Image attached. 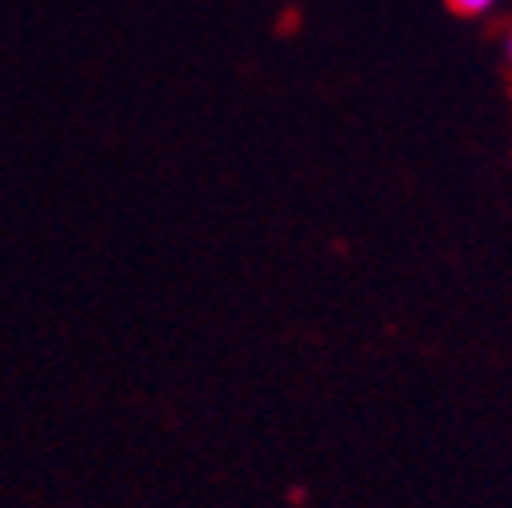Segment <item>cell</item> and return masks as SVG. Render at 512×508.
<instances>
[{
	"label": "cell",
	"instance_id": "obj_1",
	"mask_svg": "<svg viewBox=\"0 0 512 508\" xmlns=\"http://www.w3.org/2000/svg\"><path fill=\"white\" fill-rule=\"evenodd\" d=\"M447 5H452L456 13H464V17H480V13H488L496 0H447Z\"/></svg>",
	"mask_w": 512,
	"mask_h": 508
},
{
	"label": "cell",
	"instance_id": "obj_2",
	"mask_svg": "<svg viewBox=\"0 0 512 508\" xmlns=\"http://www.w3.org/2000/svg\"><path fill=\"white\" fill-rule=\"evenodd\" d=\"M508 57H512V41H508Z\"/></svg>",
	"mask_w": 512,
	"mask_h": 508
}]
</instances>
